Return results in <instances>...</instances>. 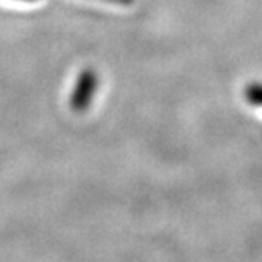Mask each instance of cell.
Segmentation results:
<instances>
[{
	"mask_svg": "<svg viewBox=\"0 0 262 262\" xmlns=\"http://www.w3.org/2000/svg\"><path fill=\"white\" fill-rule=\"evenodd\" d=\"M97 87V76L92 70H85L81 73V76L76 82V87L73 90V95L70 100V106L73 111L82 112L92 101L93 92Z\"/></svg>",
	"mask_w": 262,
	"mask_h": 262,
	"instance_id": "obj_1",
	"label": "cell"
},
{
	"mask_svg": "<svg viewBox=\"0 0 262 262\" xmlns=\"http://www.w3.org/2000/svg\"><path fill=\"white\" fill-rule=\"evenodd\" d=\"M245 98L250 104L259 106L260 104V85L259 84H251L245 90Z\"/></svg>",
	"mask_w": 262,
	"mask_h": 262,
	"instance_id": "obj_2",
	"label": "cell"
}]
</instances>
